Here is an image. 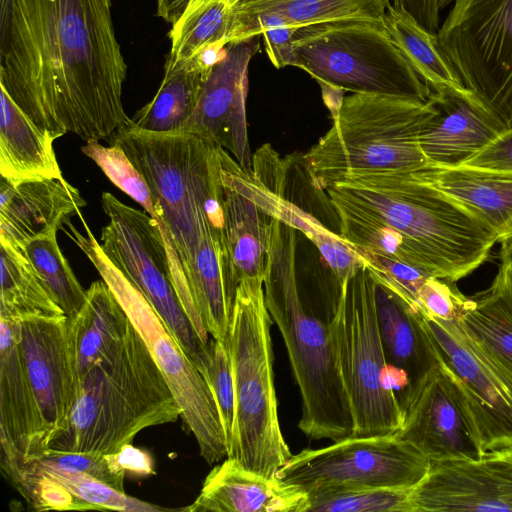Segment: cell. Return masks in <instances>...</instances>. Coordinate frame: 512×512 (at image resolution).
Wrapping results in <instances>:
<instances>
[{"mask_svg": "<svg viewBox=\"0 0 512 512\" xmlns=\"http://www.w3.org/2000/svg\"><path fill=\"white\" fill-rule=\"evenodd\" d=\"M429 466L427 457L395 434L351 436L292 454L276 476L307 492L377 489L415 485L427 474Z\"/></svg>", "mask_w": 512, "mask_h": 512, "instance_id": "13", "label": "cell"}, {"mask_svg": "<svg viewBox=\"0 0 512 512\" xmlns=\"http://www.w3.org/2000/svg\"><path fill=\"white\" fill-rule=\"evenodd\" d=\"M191 0H157V16L174 24L184 13Z\"/></svg>", "mask_w": 512, "mask_h": 512, "instance_id": "44", "label": "cell"}, {"mask_svg": "<svg viewBox=\"0 0 512 512\" xmlns=\"http://www.w3.org/2000/svg\"><path fill=\"white\" fill-rule=\"evenodd\" d=\"M504 127L469 90L432 92L421 123L419 145L430 165L458 167Z\"/></svg>", "mask_w": 512, "mask_h": 512, "instance_id": "21", "label": "cell"}, {"mask_svg": "<svg viewBox=\"0 0 512 512\" xmlns=\"http://www.w3.org/2000/svg\"><path fill=\"white\" fill-rule=\"evenodd\" d=\"M101 203L109 219L101 230L103 252L144 296L206 379L210 345L202 341L178 297L158 222L109 192L102 194Z\"/></svg>", "mask_w": 512, "mask_h": 512, "instance_id": "11", "label": "cell"}, {"mask_svg": "<svg viewBox=\"0 0 512 512\" xmlns=\"http://www.w3.org/2000/svg\"><path fill=\"white\" fill-rule=\"evenodd\" d=\"M455 0H438L440 10L453 3Z\"/></svg>", "mask_w": 512, "mask_h": 512, "instance_id": "46", "label": "cell"}, {"mask_svg": "<svg viewBox=\"0 0 512 512\" xmlns=\"http://www.w3.org/2000/svg\"><path fill=\"white\" fill-rule=\"evenodd\" d=\"M438 364L460 391L482 450L512 446V382L463 330L417 309Z\"/></svg>", "mask_w": 512, "mask_h": 512, "instance_id": "14", "label": "cell"}, {"mask_svg": "<svg viewBox=\"0 0 512 512\" xmlns=\"http://www.w3.org/2000/svg\"><path fill=\"white\" fill-rule=\"evenodd\" d=\"M1 468L7 471L48 449L45 423L17 341V320L0 317Z\"/></svg>", "mask_w": 512, "mask_h": 512, "instance_id": "22", "label": "cell"}, {"mask_svg": "<svg viewBox=\"0 0 512 512\" xmlns=\"http://www.w3.org/2000/svg\"><path fill=\"white\" fill-rule=\"evenodd\" d=\"M427 101L360 93L344 96L331 114V128L302 156L311 186L325 191L351 175L429 166L419 145Z\"/></svg>", "mask_w": 512, "mask_h": 512, "instance_id": "6", "label": "cell"}, {"mask_svg": "<svg viewBox=\"0 0 512 512\" xmlns=\"http://www.w3.org/2000/svg\"><path fill=\"white\" fill-rule=\"evenodd\" d=\"M512 512V446L476 459L430 461L410 487L407 512Z\"/></svg>", "mask_w": 512, "mask_h": 512, "instance_id": "16", "label": "cell"}, {"mask_svg": "<svg viewBox=\"0 0 512 512\" xmlns=\"http://www.w3.org/2000/svg\"><path fill=\"white\" fill-rule=\"evenodd\" d=\"M400 404L403 422L395 435L430 461L484 453L464 398L437 361L409 386Z\"/></svg>", "mask_w": 512, "mask_h": 512, "instance_id": "15", "label": "cell"}, {"mask_svg": "<svg viewBox=\"0 0 512 512\" xmlns=\"http://www.w3.org/2000/svg\"><path fill=\"white\" fill-rule=\"evenodd\" d=\"M109 143L123 148L151 191L172 282L202 340L208 332L188 282L204 241L224 230L220 147L185 131L149 132L130 123Z\"/></svg>", "mask_w": 512, "mask_h": 512, "instance_id": "3", "label": "cell"}, {"mask_svg": "<svg viewBox=\"0 0 512 512\" xmlns=\"http://www.w3.org/2000/svg\"><path fill=\"white\" fill-rule=\"evenodd\" d=\"M182 415L164 375L130 323L114 349L77 382L64 428L48 449L115 454L143 429Z\"/></svg>", "mask_w": 512, "mask_h": 512, "instance_id": "4", "label": "cell"}, {"mask_svg": "<svg viewBox=\"0 0 512 512\" xmlns=\"http://www.w3.org/2000/svg\"><path fill=\"white\" fill-rule=\"evenodd\" d=\"M111 0H0V88L54 140H107L130 123Z\"/></svg>", "mask_w": 512, "mask_h": 512, "instance_id": "1", "label": "cell"}, {"mask_svg": "<svg viewBox=\"0 0 512 512\" xmlns=\"http://www.w3.org/2000/svg\"><path fill=\"white\" fill-rule=\"evenodd\" d=\"M97 140L86 142L81 151L90 158L121 191L137 202L145 212L157 220L154 200L149 186L121 146Z\"/></svg>", "mask_w": 512, "mask_h": 512, "instance_id": "37", "label": "cell"}, {"mask_svg": "<svg viewBox=\"0 0 512 512\" xmlns=\"http://www.w3.org/2000/svg\"><path fill=\"white\" fill-rule=\"evenodd\" d=\"M500 258L512 267V237L501 242Z\"/></svg>", "mask_w": 512, "mask_h": 512, "instance_id": "45", "label": "cell"}, {"mask_svg": "<svg viewBox=\"0 0 512 512\" xmlns=\"http://www.w3.org/2000/svg\"><path fill=\"white\" fill-rule=\"evenodd\" d=\"M220 151L224 236L236 285L264 280L269 256L272 217L245 192L232 174L225 150Z\"/></svg>", "mask_w": 512, "mask_h": 512, "instance_id": "25", "label": "cell"}, {"mask_svg": "<svg viewBox=\"0 0 512 512\" xmlns=\"http://www.w3.org/2000/svg\"><path fill=\"white\" fill-rule=\"evenodd\" d=\"M375 300L387 362L404 371L413 384L436 363L417 316L418 308L413 309L390 289L377 283Z\"/></svg>", "mask_w": 512, "mask_h": 512, "instance_id": "31", "label": "cell"}, {"mask_svg": "<svg viewBox=\"0 0 512 512\" xmlns=\"http://www.w3.org/2000/svg\"><path fill=\"white\" fill-rule=\"evenodd\" d=\"M272 322L263 281L240 282L227 339L235 392L227 457L264 476H275L292 456L278 419Z\"/></svg>", "mask_w": 512, "mask_h": 512, "instance_id": "7", "label": "cell"}, {"mask_svg": "<svg viewBox=\"0 0 512 512\" xmlns=\"http://www.w3.org/2000/svg\"><path fill=\"white\" fill-rule=\"evenodd\" d=\"M227 164L237 182L270 217L300 231L318 249L340 285L366 266L365 260L341 236L285 194L286 164L269 144L252 155L243 168L226 150Z\"/></svg>", "mask_w": 512, "mask_h": 512, "instance_id": "18", "label": "cell"}, {"mask_svg": "<svg viewBox=\"0 0 512 512\" xmlns=\"http://www.w3.org/2000/svg\"><path fill=\"white\" fill-rule=\"evenodd\" d=\"M309 493L275 476H264L227 457L206 476L189 512H307Z\"/></svg>", "mask_w": 512, "mask_h": 512, "instance_id": "24", "label": "cell"}, {"mask_svg": "<svg viewBox=\"0 0 512 512\" xmlns=\"http://www.w3.org/2000/svg\"><path fill=\"white\" fill-rule=\"evenodd\" d=\"M295 67L321 87L426 102L431 90L392 41L385 25L336 21L300 27L293 36Z\"/></svg>", "mask_w": 512, "mask_h": 512, "instance_id": "9", "label": "cell"}, {"mask_svg": "<svg viewBox=\"0 0 512 512\" xmlns=\"http://www.w3.org/2000/svg\"><path fill=\"white\" fill-rule=\"evenodd\" d=\"M389 4L390 0H234L228 43L264 14H277L298 28L352 20L384 25Z\"/></svg>", "mask_w": 512, "mask_h": 512, "instance_id": "30", "label": "cell"}, {"mask_svg": "<svg viewBox=\"0 0 512 512\" xmlns=\"http://www.w3.org/2000/svg\"><path fill=\"white\" fill-rule=\"evenodd\" d=\"M24 251L55 303L65 316H74L85 302L86 290L60 250L57 232L32 239Z\"/></svg>", "mask_w": 512, "mask_h": 512, "instance_id": "36", "label": "cell"}, {"mask_svg": "<svg viewBox=\"0 0 512 512\" xmlns=\"http://www.w3.org/2000/svg\"><path fill=\"white\" fill-rule=\"evenodd\" d=\"M3 473L27 503L37 511L166 510L131 497L70 466L59 457L57 451L51 449Z\"/></svg>", "mask_w": 512, "mask_h": 512, "instance_id": "20", "label": "cell"}, {"mask_svg": "<svg viewBox=\"0 0 512 512\" xmlns=\"http://www.w3.org/2000/svg\"><path fill=\"white\" fill-rule=\"evenodd\" d=\"M455 282L428 277L417 295V306L424 314L444 321L460 319L468 305V297Z\"/></svg>", "mask_w": 512, "mask_h": 512, "instance_id": "40", "label": "cell"}, {"mask_svg": "<svg viewBox=\"0 0 512 512\" xmlns=\"http://www.w3.org/2000/svg\"><path fill=\"white\" fill-rule=\"evenodd\" d=\"M86 235L70 221L65 233L82 250L110 287L139 332L178 402L181 418L192 432L200 455L214 464L228 455V443L210 386L184 353L161 318L123 273L108 259L82 218Z\"/></svg>", "mask_w": 512, "mask_h": 512, "instance_id": "10", "label": "cell"}, {"mask_svg": "<svg viewBox=\"0 0 512 512\" xmlns=\"http://www.w3.org/2000/svg\"><path fill=\"white\" fill-rule=\"evenodd\" d=\"M384 25L401 54L431 92L468 90L439 45L437 33L423 28L410 14L389 4Z\"/></svg>", "mask_w": 512, "mask_h": 512, "instance_id": "32", "label": "cell"}, {"mask_svg": "<svg viewBox=\"0 0 512 512\" xmlns=\"http://www.w3.org/2000/svg\"><path fill=\"white\" fill-rule=\"evenodd\" d=\"M87 205L64 177L10 182L0 177V240L21 249L58 232Z\"/></svg>", "mask_w": 512, "mask_h": 512, "instance_id": "23", "label": "cell"}, {"mask_svg": "<svg viewBox=\"0 0 512 512\" xmlns=\"http://www.w3.org/2000/svg\"><path fill=\"white\" fill-rule=\"evenodd\" d=\"M393 4L410 14L427 31L438 32V0H393Z\"/></svg>", "mask_w": 512, "mask_h": 512, "instance_id": "42", "label": "cell"}, {"mask_svg": "<svg viewBox=\"0 0 512 512\" xmlns=\"http://www.w3.org/2000/svg\"><path fill=\"white\" fill-rule=\"evenodd\" d=\"M468 299L459 324L512 382V267L501 260L491 285Z\"/></svg>", "mask_w": 512, "mask_h": 512, "instance_id": "29", "label": "cell"}, {"mask_svg": "<svg viewBox=\"0 0 512 512\" xmlns=\"http://www.w3.org/2000/svg\"><path fill=\"white\" fill-rule=\"evenodd\" d=\"M437 37L464 86L512 129V0H455Z\"/></svg>", "mask_w": 512, "mask_h": 512, "instance_id": "12", "label": "cell"}, {"mask_svg": "<svg viewBox=\"0 0 512 512\" xmlns=\"http://www.w3.org/2000/svg\"><path fill=\"white\" fill-rule=\"evenodd\" d=\"M325 191L340 236L359 255L387 257L432 277L458 281L498 242L488 226L414 171L351 175Z\"/></svg>", "mask_w": 512, "mask_h": 512, "instance_id": "2", "label": "cell"}, {"mask_svg": "<svg viewBox=\"0 0 512 512\" xmlns=\"http://www.w3.org/2000/svg\"><path fill=\"white\" fill-rule=\"evenodd\" d=\"M234 0H191L172 24L170 52L164 67L176 68L192 62L203 50L226 46L232 26Z\"/></svg>", "mask_w": 512, "mask_h": 512, "instance_id": "34", "label": "cell"}, {"mask_svg": "<svg viewBox=\"0 0 512 512\" xmlns=\"http://www.w3.org/2000/svg\"><path fill=\"white\" fill-rule=\"evenodd\" d=\"M297 231L272 218L263 280L272 320L284 339L301 394L299 429L309 438L333 442L351 437L354 420L327 321L303 303L296 272Z\"/></svg>", "mask_w": 512, "mask_h": 512, "instance_id": "5", "label": "cell"}, {"mask_svg": "<svg viewBox=\"0 0 512 512\" xmlns=\"http://www.w3.org/2000/svg\"><path fill=\"white\" fill-rule=\"evenodd\" d=\"M117 460L126 473L147 476L154 473L153 461L145 451L131 444L123 446L116 453Z\"/></svg>", "mask_w": 512, "mask_h": 512, "instance_id": "43", "label": "cell"}, {"mask_svg": "<svg viewBox=\"0 0 512 512\" xmlns=\"http://www.w3.org/2000/svg\"><path fill=\"white\" fill-rule=\"evenodd\" d=\"M131 321L103 280L86 290L80 310L67 317L68 338L78 380L105 358L125 335Z\"/></svg>", "mask_w": 512, "mask_h": 512, "instance_id": "27", "label": "cell"}, {"mask_svg": "<svg viewBox=\"0 0 512 512\" xmlns=\"http://www.w3.org/2000/svg\"><path fill=\"white\" fill-rule=\"evenodd\" d=\"M462 166L512 173V129L502 132Z\"/></svg>", "mask_w": 512, "mask_h": 512, "instance_id": "41", "label": "cell"}, {"mask_svg": "<svg viewBox=\"0 0 512 512\" xmlns=\"http://www.w3.org/2000/svg\"><path fill=\"white\" fill-rule=\"evenodd\" d=\"M376 282L364 266L339 285L328 324L339 373L349 399L353 437L396 434L402 426L399 401L408 375L387 362L379 332Z\"/></svg>", "mask_w": 512, "mask_h": 512, "instance_id": "8", "label": "cell"}, {"mask_svg": "<svg viewBox=\"0 0 512 512\" xmlns=\"http://www.w3.org/2000/svg\"><path fill=\"white\" fill-rule=\"evenodd\" d=\"M414 173L488 226L498 242L512 237V173L433 165Z\"/></svg>", "mask_w": 512, "mask_h": 512, "instance_id": "26", "label": "cell"}, {"mask_svg": "<svg viewBox=\"0 0 512 512\" xmlns=\"http://www.w3.org/2000/svg\"><path fill=\"white\" fill-rule=\"evenodd\" d=\"M1 90L0 176L10 182L64 177L54 139Z\"/></svg>", "mask_w": 512, "mask_h": 512, "instance_id": "28", "label": "cell"}, {"mask_svg": "<svg viewBox=\"0 0 512 512\" xmlns=\"http://www.w3.org/2000/svg\"><path fill=\"white\" fill-rule=\"evenodd\" d=\"M0 317L62 316L24 249L0 240Z\"/></svg>", "mask_w": 512, "mask_h": 512, "instance_id": "35", "label": "cell"}, {"mask_svg": "<svg viewBox=\"0 0 512 512\" xmlns=\"http://www.w3.org/2000/svg\"><path fill=\"white\" fill-rule=\"evenodd\" d=\"M298 29L277 14H264L249 23L236 41L262 35L270 62L280 69L295 66L293 36Z\"/></svg>", "mask_w": 512, "mask_h": 512, "instance_id": "39", "label": "cell"}, {"mask_svg": "<svg viewBox=\"0 0 512 512\" xmlns=\"http://www.w3.org/2000/svg\"><path fill=\"white\" fill-rule=\"evenodd\" d=\"M206 74L195 65L164 67L157 93L131 117V125L158 133L181 130L196 108Z\"/></svg>", "mask_w": 512, "mask_h": 512, "instance_id": "33", "label": "cell"}, {"mask_svg": "<svg viewBox=\"0 0 512 512\" xmlns=\"http://www.w3.org/2000/svg\"><path fill=\"white\" fill-rule=\"evenodd\" d=\"M206 381L214 395L229 450L235 417L233 374L227 344L213 338L210 341V364Z\"/></svg>", "mask_w": 512, "mask_h": 512, "instance_id": "38", "label": "cell"}, {"mask_svg": "<svg viewBox=\"0 0 512 512\" xmlns=\"http://www.w3.org/2000/svg\"><path fill=\"white\" fill-rule=\"evenodd\" d=\"M258 36L230 42L207 72L196 108L181 131L226 150L243 168H251L246 98L248 67L258 52Z\"/></svg>", "mask_w": 512, "mask_h": 512, "instance_id": "17", "label": "cell"}, {"mask_svg": "<svg viewBox=\"0 0 512 512\" xmlns=\"http://www.w3.org/2000/svg\"><path fill=\"white\" fill-rule=\"evenodd\" d=\"M17 341L27 377L39 405L48 447L66 425L77 394L67 316H29L17 320Z\"/></svg>", "mask_w": 512, "mask_h": 512, "instance_id": "19", "label": "cell"}]
</instances>
